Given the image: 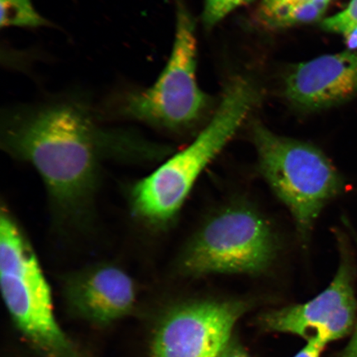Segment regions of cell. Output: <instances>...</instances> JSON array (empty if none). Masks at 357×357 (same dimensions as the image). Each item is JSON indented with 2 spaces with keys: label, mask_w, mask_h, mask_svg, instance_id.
<instances>
[{
  "label": "cell",
  "mask_w": 357,
  "mask_h": 357,
  "mask_svg": "<svg viewBox=\"0 0 357 357\" xmlns=\"http://www.w3.org/2000/svg\"><path fill=\"white\" fill-rule=\"evenodd\" d=\"M1 139L8 153L32 165L58 211L73 220L88 213L108 156L165 153L136 132L100 126L86 98L77 96L8 109Z\"/></svg>",
  "instance_id": "cell-1"
},
{
  "label": "cell",
  "mask_w": 357,
  "mask_h": 357,
  "mask_svg": "<svg viewBox=\"0 0 357 357\" xmlns=\"http://www.w3.org/2000/svg\"><path fill=\"white\" fill-rule=\"evenodd\" d=\"M258 100L251 80H230L211 121L194 142L133 186L134 216L155 227L175 220L204 169L229 144Z\"/></svg>",
  "instance_id": "cell-2"
},
{
  "label": "cell",
  "mask_w": 357,
  "mask_h": 357,
  "mask_svg": "<svg viewBox=\"0 0 357 357\" xmlns=\"http://www.w3.org/2000/svg\"><path fill=\"white\" fill-rule=\"evenodd\" d=\"M0 285L17 329L44 357H82L56 321L38 258L8 209L0 218Z\"/></svg>",
  "instance_id": "cell-3"
},
{
  "label": "cell",
  "mask_w": 357,
  "mask_h": 357,
  "mask_svg": "<svg viewBox=\"0 0 357 357\" xmlns=\"http://www.w3.org/2000/svg\"><path fill=\"white\" fill-rule=\"evenodd\" d=\"M252 140L261 175L306 240L326 205L342 193L340 174L318 147L278 135L261 123L253 125Z\"/></svg>",
  "instance_id": "cell-4"
},
{
  "label": "cell",
  "mask_w": 357,
  "mask_h": 357,
  "mask_svg": "<svg viewBox=\"0 0 357 357\" xmlns=\"http://www.w3.org/2000/svg\"><path fill=\"white\" fill-rule=\"evenodd\" d=\"M190 13L176 1V26L166 67L149 88L128 89L114 100V114L163 130H185L202 117L208 105L196 78L197 40Z\"/></svg>",
  "instance_id": "cell-5"
},
{
  "label": "cell",
  "mask_w": 357,
  "mask_h": 357,
  "mask_svg": "<svg viewBox=\"0 0 357 357\" xmlns=\"http://www.w3.org/2000/svg\"><path fill=\"white\" fill-rule=\"evenodd\" d=\"M278 240L261 214L247 205H231L204 222L178 259L190 278L213 274L259 275L273 264Z\"/></svg>",
  "instance_id": "cell-6"
},
{
  "label": "cell",
  "mask_w": 357,
  "mask_h": 357,
  "mask_svg": "<svg viewBox=\"0 0 357 357\" xmlns=\"http://www.w3.org/2000/svg\"><path fill=\"white\" fill-rule=\"evenodd\" d=\"M341 239L340 262L332 282L310 301L271 310L259 318L265 331L297 335L326 346L346 337L356 322L355 267L346 241Z\"/></svg>",
  "instance_id": "cell-7"
},
{
  "label": "cell",
  "mask_w": 357,
  "mask_h": 357,
  "mask_svg": "<svg viewBox=\"0 0 357 357\" xmlns=\"http://www.w3.org/2000/svg\"><path fill=\"white\" fill-rule=\"evenodd\" d=\"M249 307L239 300L194 301L172 307L156 330L151 357H218Z\"/></svg>",
  "instance_id": "cell-8"
},
{
  "label": "cell",
  "mask_w": 357,
  "mask_h": 357,
  "mask_svg": "<svg viewBox=\"0 0 357 357\" xmlns=\"http://www.w3.org/2000/svg\"><path fill=\"white\" fill-rule=\"evenodd\" d=\"M67 306L87 322L108 325L124 318L135 307L137 289L132 276L109 263L75 271L63 281Z\"/></svg>",
  "instance_id": "cell-9"
},
{
  "label": "cell",
  "mask_w": 357,
  "mask_h": 357,
  "mask_svg": "<svg viewBox=\"0 0 357 357\" xmlns=\"http://www.w3.org/2000/svg\"><path fill=\"white\" fill-rule=\"evenodd\" d=\"M357 95V52L324 55L296 67L285 80V96L303 110L342 104Z\"/></svg>",
  "instance_id": "cell-10"
},
{
  "label": "cell",
  "mask_w": 357,
  "mask_h": 357,
  "mask_svg": "<svg viewBox=\"0 0 357 357\" xmlns=\"http://www.w3.org/2000/svg\"><path fill=\"white\" fill-rule=\"evenodd\" d=\"M329 3H310L297 4L270 13L260 19L272 29L288 28L303 24H310L322 20Z\"/></svg>",
  "instance_id": "cell-11"
},
{
  "label": "cell",
  "mask_w": 357,
  "mask_h": 357,
  "mask_svg": "<svg viewBox=\"0 0 357 357\" xmlns=\"http://www.w3.org/2000/svg\"><path fill=\"white\" fill-rule=\"evenodd\" d=\"M1 28H39L50 22L36 10L33 0H0Z\"/></svg>",
  "instance_id": "cell-12"
},
{
  "label": "cell",
  "mask_w": 357,
  "mask_h": 357,
  "mask_svg": "<svg viewBox=\"0 0 357 357\" xmlns=\"http://www.w3.org/2000/svg\"><path fill=\"white\" fill-rule=\"evenodd\" d=\"M321 26L326 32L345 36L357 32V0H351L344 10L333 16L326 17L321 22Z\"/></svg>",
  "instance_id": "cell-13"
},
{
  "label": "cell",
  "mask_w": 357,
  "mask_h": 357,
  "mask_svg": "<svg viewBox=\"0 0 357 357\" xmlns=\"http://www.w3.org/2000/svg\"><path fill=\"white\" fill-rule=\"evenodd\" d=\"M253 0H205L202 20L206 28H213L236 8Z\"/></svg>",
  "instance_id": "cell-14"
},
{
  "label": "cell",
  "mask_w": 357,
  "mask_h": 357,
  "mask_svg": "<svg viewBox=\"0 0 357 357\" xmlns=\"http://www.w3.org/2000/svg\"><path fill=\"white\" fill-rule=\"evenodd\" d=\"M332 0H263L258 10V16L261 19L270 13L289 6H297V4L310 3H330Z\"/></svg>",
  "instance_id": "cell-15"
},
{
  "label": "cell",
  "mask_w": 357,
  "mask_h": 357,
  "mask_svg": "<svg viewBox=\"0 0 357 357\" xmlns=\"http://www.w3.org/2000/svg\"><path fill=\"white\" fill-rule=\"evenodd\" d=\"M218 357H249V356L238 339L231 337Z\"/></svg>",
  "instance_id": "cell-16"
},
{
  "label": "cell",
  "mask_w": 357,
  "mask_h": 357,
  "mask_svg": "<svg viewBox=\"0 0 357 357\" xmlns=\"http://www.w3.org/2000/svg\"><path fill=\"white\" fill-rule=\"evenodd\" d=\"M326 345L318 340L307 342L305 347L294 357H320Z\"/></svg>",
  "instance_id": "cell-17"
},
{
  "label": "cell",
  "mask_w": 357,
  "mask_h": 357,
  "mask_svg": "<svg viewBox=\"0 0 357 357\" xmlns=\"http://www.w3.org/2000/svg\"><path fill=\"white\" fill-rule=\"evenodd\" d=\"M357 243V236H356ZM340 357H357V323L354 334Z\"/></svg>",
  "instance_id": "cell-18"
}]
</instances>
